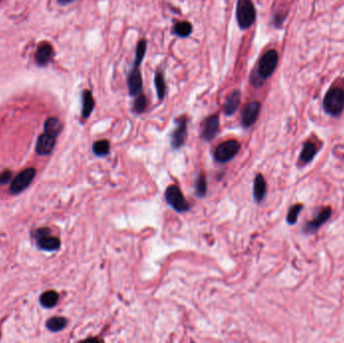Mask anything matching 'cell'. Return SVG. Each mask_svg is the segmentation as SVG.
I'll list each match as a JSON object with an SVG mask.
<instances>
[{"label":"cell","mask_w":344,"mask_h":343,"mask_svg":"<svg viewBox=\"0 0 344 343\" xmlns=\"http://www.w3.org/2000/svg\"><path fill=\"white\" fill-rule=\"evenodd\" d=\"M176 128L171 135V147L173 149H179L182 147L187 138V119L185 116L179 117L176 120Z\"/></svg>","instance_id":"cell-8"},{"label":"cell","mask_w":344,"mask_h":343,"mask_svg":"<svg viewBox=\"0 0 344 343\" xmlns=\"http://www.w3.org/2000/svg\"><path fill=\"white\" fill-rule=\"evenodd\" d=\"M146 108H147V99H146L145 95H143L141 93L138 96H136L133 110H134V112L141 114L146 110Z\"/></svg>","instance_id":"cell-28"},{"label":"cell","mask_w":344,"mask_h":343,"mask_svg":"<svg viewBox=\"0 0 344 343\" xmlns=\"http://www.w3.org/2000/svg\"><path fill=\"white\" fill-rule=\"evenodd\" d=\"M155 87H156V92L159 100H163L166 95V83L164 76L161 72L157 71L155 73Z\"/></svg>","instance_id":"cell-23"},{"label":"cell","mask_w":344,"mask_h":343,"mask_svg":"<svg viewBox=\"0 0 344 343\" xmlns=\"http://www.w3.org/2000/svg\"><path fill=\"white\" fill-rule=\"evenodd\" d=\"M93 152L98 157H105L110 153V142L107 140H100L93 144Z\"/></svg>","instance_id":"cell-24"},{"label":"cell","mask_w":344,"mask_h":343,"mask_svg":"<svg viewBox=\"0 0 344 343\" xmlns=\"http://www.w3.org/2000/svg\"><path fill=\"white\" fill-rule=\"evenodd\" d=\"M240 144L236 140H228L220 144L215 151V159L221 163L230 161L239 151Z\"/></svg>","instance_id":"cell-5"},{"label":"cell","mask_w":344,"mask_h":343,"mask_svg":"<svg viewBox=\"0 0 344 343\" xmlns=\"http://www.w3.org/2000/svg\"><path fill=\"white\" fill-rule=\"evenodd\" d=\"M207 189H208V183H207V178L206 175L204 173H202L198 179H196V183H195V194L198 195V198L202 199L207 194Z\"/></svg>","instance_id":"cell-27"},{"label":"cell","mask_w":344,"mask_h":343,"mask_svg":"<svg viewBox=\"0 0 344 343\" xmlns=\"http://www.w3.org/2000/svg\"><path fill=\"white\" fill-rule=\"evenodd\" d=\"M240 104V92L238 90H233L230 92L224 105V112L227 116H231L236 111Z\"/></svg>","instance_id":"cell-15"},{"label":"cell","mask_w":344,"mask_h":343,"mask_svg":"<svg viewBox=\"0 0 344 343\" xmlns=\"http://www.w3.org/2000/svg\"><path fill=\"white\" fill-rule=\"evenodd\" d=\"M142 75L139 67H134L128 76V89L129 94L132 97H136L142 93Z\"/></svg>","instance_id":"cell-11"},{"label":"cell","mask_w":344,"mask_h":343,"mask_svg":"<svg viewBox=\"0 0 344 343\" xmlns=\"http://www.w3.org/2000/svg\"><path fill=\"white\" fill-rule=\"evenodd\" d=\"M278 61H279V55L275 50H270L266 52L262 56L259 62L258 71H257L258 77L261 80L269 79L275 72L277 65H278Z\"/></svg>","instance_id":"cell-3"},{"label":"cell","mask_w":344,"mask_h":343,"mask_svg":"<svg viewBox=\"0 0 344 343\" xmlns=\"http://www.w3.org/2000/svg\"><path fill=\"white\" fill-rule=\"evenodd\" d=\"M332 215V210L330 207H325L323 208L312 220H310L304 227H303V232L305 233H315L320 229L331 217Z\"/></svg>","instance_id":"cell-7"},{"label":"cell","mask_w":344,"mask_h":343,"mask_svg":"<svg viewBox=\"0 0 344 343\" xmlns=\"http://www.w3.org/2000/svg\"><path fill=\"white\" fill-rule=\"evenodd\" d=\"M236 20L241 29H248L253 25L256 20V9L251 0L237 1Z\"/></svg>","instance_id":"cell-2"},{"label":"cell","mask_w":344,"mask_h":343,"mask_svg":"<svg viewBox=\"0 0 344 343\" xmlns=\"http://www.w3.org/2000/svg\"><path fill=\"white\" fill-rule=\"evenodd\" d=\"M323 107L327 114L337 117L343 112L344 91L339 88H332L324 97Z\"/></svg>","instance_id":"cell-1"},{"label":"cell","mask_w":344,"mask_h":343,"mask_svg":"<svg viewBox=\"0 0 344 343\" xmlns=\"http://www.w3.org/2000/svg\"><path fill=\"white\" fill-rule=\"evenodd\" d=\"M62 123L57 118H48L44 123V133H47L54 137L59 136L62 132Z\"/></svg>","instance_id":"cell-21"},{"label":"cell","mask_w":344,"mask_h":343,"mask_svg":"<svg viewBox=\"0 0 344 343\" xmlns=\"http://www.w3.org/2000/svg\"><path fill=\"white\" fill-rule=\"evenodd\" d=\"M267 194V183L264 176L259 173L257 174L254 181V199L257 203H261Z\"/></svg>","instance_id":"cell-16"},{"label":"cell","mask_w":344,"mask_h":343,"mask_svg":"<svg viewBox=\"0 0 344 343\" xmlns=\"http://www.w3.org/2000/svg\"><path fill=\"white\" fill-rule=\"evenodd\" d=\"M318 147L316 146L315 143L308 141L306 143H304L303 148L301 150L300 156H299V164L300 165H305L310 163L314 157L316 156V154L318 153Z\"/></svg>","instance_id":"cell-14"},{"label":"cell","mask_w":344,"mask_h":343,"mask_svg":"<svg viewBox=\"0 0 344 343\" xmlns=\"http://www.w3.org/2000/svg\"><path fill=\"white\" fill-rule=\"evenodd\" d=\"M261 111V104L259 102H251L247 104L241 112V125L244 128H250L257 121Z\"/></svg>","instance_id":"cell-10"},{"label":"cell","mask_w":344,"mask_h":343,"mask_svg":"<svg viewBox=\"0 0 344 343\" xmlns=\"http://www.w3.org/2000/svg\"><path fill=\"white\" fill-rule=\"evenodd\" d=\"M172 32L173 34L177 35L178 37H187L191 34L192 32V24L188 21H180V22H177L173 29H172Z\"/></svg>","instance_id":"cell-22"},{"label":"cell","mask_w":344,"mask_h":343,"mask_svg":"<svg viewBox=\"0 0 344 343\" xmlns=\"http://www.w3.org/2000/svg\"><path fill=\"white\" fill-rule=\"evenodd\" d=\"M59 299H60L59 294H58L56 291L51 290V291L43 292V293L40 295L39 303H40V305H41L43 308L51 309V308H54V307L58 304Z\"/></svg>","instance_id":"cell-17"},{"label":"cell","mask_w":344,"mask_h":343,"mask_svg":"<svg viewBox=\"0 0 344 343\" xmlns=\"http://www.w3.org/2000/svg\"><path fill=\"white\" fill-rule=\"evenodd\" d=\"M304 209V206L302 204H298V205H294L291 207V209L289 210L288 212V215H287V218H286V221H287V224L290 225V226H293L297 223L298 221V218H299V215L300 213L303 211Z\"/></svg>","instance_id":"cell-26"},{"label":"cell","mask_w":344,"mask_h":343,"mask_svg":"<svg viewBox=\"0 0 344 343\" xmlns=\"http://www.w3.org/2000/svg\"><path fill=\"white\" fill-rule=\"evenodd\" d=\"M61 3H70V2H72L73 0H59Z\"/></svg>","instance_id":"cell-30"},{"label":"cell","mask_w":344,"mask_h":343,"mask_svg":"<svg viewBox=\"0 0 344 343\" xmlns=\"http://www.w3.org/2000/svg\"><path fill=\"white\" fill-rule=\"evenodd\" d=\"M36 174V170L34 168H26L21 171L11 182L9 187V192L11 194H18L25 190L32 182Z\"/></svg>","instance_id":"cell-6"},{"label":"cell","mask_w":344,"mask_h":343,"mask_svg":"<svg viewBox=\"0 0 344 343\" xmlns=\"http://www.w3.org/2000/svg\"><path fill=\"white\" fill-rule=\"evenodd\" d=\"M146 48H147V42L145 39H141L139 40L137 46H136V51H135V59H134V67H140L145 54H146Z\"/></svg>","instance_id":"cell-25"},{"label":"cell","mask_w":344,"mask_h":343,"mask_svg":"<svg viewBox=\"0 0 344 343\" xmlns=\"http://www.w3.org/2000/svg\"><path fill=\"white\" fill-rule=\"evenodd\" d=\"M52 56H53V47L50 44L44 43L38 47L35 54L36 63L41 66L45 65L51 61Z\"/></svg>","instance_id":"cell-18"},{"label":"cell","mask_w":344,"mask_h":343,"mask_svg":"<svg viewBox=\"0 0 344 343\" xmlns=\"http://www.w3.org/2000/svg\"><path fill=\"white\" fill-rule=\"evenodd\" d=\"M56 145V137L43 133L37 138V142L35 145V151L40 156H45L52 153Z\"/></svg>","instance_id":"cell-12"},{"label":"cell","mask_w":344,"mask_h":343,"mask_svg":"<svg viewBox=\"0 0 344 343\" xmlns=\"http://www.w3.org/2000/svg\"><path fill=\"white\" fill-rule=\"evenodd\" d=\"M220 130V119L218 115H212L208 117L202 126V138L203 140L210 142L218 134Z\"/></svg>","instance_id":"cell-9"},{"label":"cell","mask_w":344,"mask_h":343,"mask_svg":"<svg viewBox=\"0 0 344 343\" xmlns=\"http://www.w3.org/2000/svg\"><path fill=\"white\" fill-rule=\"evenodd\" d=\"M68 325V320L65 317H60V316H56V317H52L50 318L46 323L45 326L46 328L51 331V332H59L62 331L63 329H65Z\"/></svg>","instance_id":"cell-20"},{"label":"cell","mask_w":344,"mask_h":343,"mask_svg":"<svg viewBox=\"0 0 344 343\" xmlns=\"http://www.w3.org/2000/svg\"><path fill=\"white\" fill-rule=\"evenodd\" d=\"M36 243L39 250L45 252H55L58 251L61 247L60 238L52 236L51 234H46L36 238Z\"/></svg>","instance_id":"cell-13"},{"label":"cell","mask_w":344,"mask_h":343,"mask_svg":"<svg viewBox=\"0 0 344 343\" xmlns=\"http://www.w3.org/2000/svg\"><path fill=\"white\" fill-rule=\"evenodd\" d=\"M95 107V101L93 98V95L90 91L86 90L83 92V110L82 116L85 119H88L90 115L92 114Z\"/></svg>","instance_id":"cell-19"},{"label":"cell","mask_w":344,"mask_h":343,"mask_svg":"<svg viewBox=\"0 0 344 343\" xmlns=\"http://www.w3.org/2000/svg\"><path fill=\"white\" fill-rule=\"evenodd\" d=\"M12 177V172L10 170H5L0 174V184L4 185L7 184Z\"/></svg>","instance_id":"cell-29"},{"label":"cell","mask_w":344,"mask_h":343,"mask_svg":"<svg viewBox=\"0 0 344 343\" xmlns=\"http://www.w3.org/2000/svg\"><path fill=\"white\" fill-rule=\"evenodd\" d=\"M165 201L177 213H185L189 210V204L177 185H170L165 191Z\"/></svg>","instance_id":"cell-4"}]
</instances>
